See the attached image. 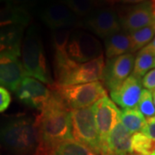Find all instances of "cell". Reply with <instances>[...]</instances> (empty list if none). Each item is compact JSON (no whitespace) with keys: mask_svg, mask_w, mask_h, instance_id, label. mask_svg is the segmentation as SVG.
Segmentation results:
<instances>
[{"mask_svg":"<svg viewBox=\"0 0 155 155\" xmlns=\"http://www.w3.org/2000/svg\"><path fill=\"white\" fill-rule=\"evenodd\" d=\"M132 135L122 124L120 117L109 134L103 155H131Z\"/></svg>","mask_w":155,"mask_h":155,"instance_id":"obj_16","label":"cell"},{"mask_svg":"<svg viewBox=\"0 0 155 155\" xmlns=\"http://www.w3.org/2000/svg\"><path fill=\"white\" fill-rule=\"evenodd\" d=\"M40 17L52 30L83 25L79 21V17L62 3L52 4L47 6L41 11Z\"/></svg>","mask_w":155,"mask_h":155,"instance_id":"obj_14","label":"cell"},{"mask_svg":"<svg viewBox=\"0 0 155 155\" xmlns=\"http://www.w3.org/2000/svg\"><path fill=\"white\" fill-rule=\"evenodd\" d=\"M22 58L26 77L36 78L48 86L54 83L50 76L42 41L35 25L26 32L22 42Z\"/></svg>","mask_w":155,"mask_h":155,"instance_id":"obj_4","label":"cell"},{"mask_svg":"<svg viewBox=\"0 0 155 155\" xmlns=\"http://www.w3.org/2000/svg\"><path fill=\"white\" fill-rule=\"evenodd\" d=\"M0 83L1 86L16 92L26 77L22 61L19 56L10 52H1Z\"/></svg>","mask_w":155,"mask_h":155,"instance_id":"obj_13","label":"cell"},{"mask_svg":"<svg viewBox=\"0 0 155 155\" xmlns=\"http://www.w3.org/2000/svg\"><path fill=\"white\" fill-rule=\"evenodd\" d=\"M147 0H112V5H114L116 3L121 4H132V5H138L140 3H143Z\"/></svg>","mask_w":155,"mask_h":155,"instance_id":"obj_32","label":"cell"},{"mask_svg":"<svg viewBox=\"0 0 155 155\" xmlns=\"http://www.w3.org/2000/svg\"><path fill=\"white\" fill-rule=\"evenodd\" d=\"M78 17H89L97 8L94 0H61Z\"/></svg>","mask_w":155,"mask_h":155,"instance_id":"obj_26","label":"cell"},{"mask_svg":"<svg viewBox=\"0 0 155 155\" xmlns=\"http://www.w3.org/2000/svg\"><path fill=\"white\" fill-rule=\"evenodd\" d=\"M153 155H155V151H154V153H153Z\"/></svg>","mask_w":155,"mask_h":155,"instance_id":"obj_37","label":"cell"},{"mask_svg":"<svg viewBox=\"0 0 155 155\" xmlns=\"http://www.w3.org/2000/svg\"><path fill=\"white\" fill-rule=\"evenodd\" d=\"M73 140L87 147L97 155H102V144L91 107L71 110Z\"/></svg>","mask_w":155,"mask_h":155,"instance_id":"obj_6","label":"cell"},{"mask_svg":"<svg viewBox=\"0 0 155 155\" xmlns=\"http://www.w3.org/2000/svg\"><path fill=\"white\" fill-rule=\"evenodd\" d=\"M142 49L147 51V52H149L151 54H153V55H155V38H153V40L150 42L149 44L146 46Z\"/></svg>","mask_w":155,"mask_h":155,"instance_id":"obj_33","label":"cell"},{"mask_svg":"<svg viewBox=\"0 0 155 155\" xmlns=\"http://www.w3.org/2000/svg\"><path fill=\"white\" fill-rule=\"evenodd\" d=\"M97 5V7H103V6H111L112 5V0H94Z\"/></svg>","mask_w":155,"mask_h":155,"instance_id":"obj_34","label":"cell"},{"mask_svg":"<svg viewBox=\"0 0 155 155\" xmlns=\"http://www.w3.org/2000/svg\"><path fill=\"white\" fill-rule=\"evenodd\" d=\"M49 155H97L93 151L74 140H67L56 147Z\"/></svg>","mask_w":155,"mask_h":155,"instance_id":"obj_23","label":"cell"},{"mask_svg":"<svg viewBox=\"0 0 155 155\" xmlns=\"http://www.w3.org/2000/svg\"><path fill=\"white\" fill-rule=\"evenodd\" d=\"M116 12L120 18L122 30L128 34L152 26L153 22V7L150 0L134 5L120 6Z\"/></svg>","mask_w":155,"mask_h":155,"instance_id":"obj_10","label":"cell"},{"mask_svg":"<svg viewBox=\"0 0 155 155\" xmlns=\"http://www.w3.org/2000/svg\"><path fill=\"white\" fill-rule=\"evenodd\" d=\"M36 123L41 144L49 153L61 143L73 140L71 109L54 91L37 116Z\"/></svg>","mask_w":155,"mask_h":155,"instance_id":"obj_1","label":"cell"},{"mask_svg":"<svg viewBox=\"0 0 155 155\" xmlns=\"http://www.w3.org/2000/svg\"><path fill=\"white\" fill-rule=\"evenodd\" d=\"M154 35L155 31L153 26H147L129 33L131 40V53L133 54L138 50H141L145 46H147L153 40Z\"/></svg>","mask_w":155,"mask_h":155,"instance_id":"obj_24","label":"cell"},{"mask_svg":"<svg viewBox=\"0 0 155 155\" xmlns=\"http://www.w3.org/2000/svg\"><path fill=\"white\" fill-rule=\"evenodd\" d=\"M142 80L131 74L123 83L111 91V99L122 109H133L138 106L142 94Z\"/></svg>","mask_w":155,"mask_h":155,"instance_id":"obj_15","label":"cell"},{"mask_svg":"<svg viewBox=\"0 0 155 155\" xmlns=\"http://www.w3.org/2000/svg\"><path fill=\"white\" fill-rule=\"evenodd\" d=\"M105 63L104 55H100L85 63H77L69 57L54 61L56 84L73 85L92 83L102 80Z\"/></svg>","mask_w":155,"mask_h":155,"instance_id":"obj_3","label":"cell"},{"mask_svg":"<svg viewBox=\"0 0 155 155\" xmlns=\"http://www.w3.org/2000/svg\"><path fill=\"white\" fill-rule=\"evenodd\" d=\"M152 3V7H153V27L154 28L155 31V0H150Z\"/></svg>","mask_w":155,"mask_h":155,"instance_id":"obj_35","label":"cell"},{"mask_svg":"<svg viewBox=\"0 0 155 155\" xmlns=\"http://www.w3.org/2000/svg\"><path fill=\"white\" fill-rule=\"evenodd\" d=\"M152 68H155V55L143 49L140 50L134 61L132 74L141 78Z\"/></svg>","mask_w":155,"mask_h":155,"instance_id":"obj_25","label":"cell"},{"mask_svg":"<svg viewBox=\"0 0 155 155\" xmlns=\"http://www.w3.org/2000/svg\"><path fill=\"white\" fill-rule=\"evenodd\" d=\"M142 85L145 89L153 91L155 90V68L147 72L142 78Z\"/></svg>","mask_w":155,"mask_h":155,"instance_id":"obj_29","label":"cell"},{"mask_svg":"<svg viewBox=\"0 0 155 155\" xmlns=\"http://www.w3.org/2000/svg\"><path fill=\"white\" fill-rule=\"evenodd\" d=\"M5 3H9L15 5L22 6L24 8H27L29 6H32L37 4L41 0H3Z\"/></svg>","mask_w":155,"mask_h":155,"instance_id":"obj_31","label":"cell"},{"mask_svg":"<svg viewBox=\"0 0 155 155\" xmlns=\"http://www.w3.org/2000/svg\"><path fill=\"white\" fill-rule=\"evenodd\" d=\"M16 94L17 98L25 105L41 110L49 102L53 91L38 79L25 77Z\"/></svg>","mask_w":155,"mask_h":155,"instance_id":"obj_12","label":"cell"},{"mask_svg":"<svg viewBox=\"0 0 155 155\" xmlns=\"http://www.w3.org/2000/svg\"><path fill=\"white\" fill-rule=\"evenodd\" d=\"M1 141L9 155H37L42 146L36 120L27 116L6 122L1 128Z\"/></svg>","mask_w":155,"mask_h":155,"instance_id":"obj_2","label":"cell"},{"mask_svg":"<svg viewBox=\"0 0 155 155\" xmlns=\"http://www.w3.org/2000/svg\"><path fill=\"white\" fill-rule=\"evenodd\" d=\"M67 54L77 63H85L103 54L100 41L91 34L76 31L71 35L67 45Z\"/></svg>","mask_w":155,"mask_h":155,"instance_id":"obj_7","label":"cell"},{"mask_svg":"<svg viewBox=\"0 0 155 155\" xmlns=\"http://www.w3.org/2000/svg\"><path fill=\"white\" fill-rule=\"evenodd\" d=\"M137 108L147 120L155 117V104L153 97V91L143 89Z\"/></svg>","mask_w":155,"mask_h":155,"instance_id":"obj_27","label":"cell"},{"mask_svg":"<svg viewBox=\"0 0 155 155\" xmlns=\"http://www.w3.org/2000/svg\"><path fill=\"white\" fill-rule=\"evenodd\" d=\"M106 57L112 59L131 53V40L129 34L122 30L104 40Z\"/></svg>","mask_w":155,"mask_h":155,"instance_id":"obj_19","label":"cell"},{"mask_svg":"<svg viewBox=\"0 0 155 155\" xmlns=\"http://www.w3.org/2000/svg\"><path fill=\"white\" fill-rule=\"evenodd\" d=\"M5 5L1 9V27L9 25H18L25 27L30 22V15L27 8L5 3Z\"/></svg>","mask_w":155,"mask_h":155,"instance_id":"obj_18","label":"cell"},{"mask_svg":"<svg viewBox=\"0 0 155 155\" xmlns=\"http://www.w3.org/2000/svg\"><path fill=\"white\" fill-rule=\"evenodd\" d=\"M109 155H110V154H109Z\"/></svg>","mask_w":155,"mask_h":155,"instance_id":"obj_38","label":"cell"},{"mask_svg":"<svg viewBox=\"0 0 155 155\" xmlns=\"http://www.w3.org/2000/svg\"><path fill=\"white\" fill-rule=\"evenodd\" d=\"M49 87L71 110L91 107L107 96V89L100 81L73 85H60L54 83Z\"/></svg>","mask_w":155,"mask_h":155,"instance_id":"obj_5","label":"cell"},{"mask_svg":"<svg viewBox=\"0 0 155 155\" xmlns=\"http://www.w3.org/2000/svg\"><path fill=\"white\" fill-rule=\"evenodd\" d=\"M11 102V93L9 90L5 87H0V112L5 111L10 106Z\"/></svg>","mask_w":155,"mask_h":155,"instance_id":"obj_28","label":"cell"},{"mask_svg":"<svg viewBox=\"0 0 155 155\" xmlns=\"http://www.w3.org/2000/svg\"><path fill=\"white\" fill-rule=\"evenodd\" d=\"M1 28V52H10L20 56V47L24 27L9 25Z\"/></svg>","mask_w":155,"mask_h":155,"instance_id":"obj_17","label":"cell"},{"mask_svg":"<svg viewBox=\"0 0 155 155\" xmlns=\"http://www.w3.org/2000/svg\"><path fill=\"white\" fill-rule=\"evenodd\" d=\"M153 102H154V104H155V90L153 91Z\"/></svg>","mask_w":155,"mask_h":155,"instance_id":"obj_36","label":"cell"},{"mask_svg":"<svg viewBox=\"0 0 155 155\" xmlns=\"http://www.w3.org/2000/svg\"><path fill=\"white\" fill-rule=\"evenodd\" d=\"M71 28H58L52 30V44L54 49V60L65 59L67 54V45L71 37Z\"/></svg>","mask_w":155,"mask_h":155,"instance_id":"obj_21","label":"cell"},{"mask_svg":"<svg viewBox=\"0 0 155 155\" xmlns=\"http://www.w3.org/2000/svg\"><path fill=\"white\" fill-rule=\"evenodd\" d=\"M155 151V140L142 132L134 134L131 140V155H153Z\"/></svg>","mask_w":155,"mask_h":155,"instance_id":"obj_22","label":"cell"},{"mask_svg":"<svg viewBox=\"0 0 155 155\" xmlns=\"http://www.w3.org/2000/svg\"><path fill=\"white\" fill-rule=\"evenodd\" d=\"M142 133L150 138L155 140V117L147 120V125L142 130Z\"/></svg>","mask_w":155,"mask_h":155,"instance_id":"obj_30","label":"cell"},{"mask_svg":"<svg viewBox=\"0 0 155 155\" xmlns=\"http://www.w3.org/2000/svg\"><path fill=\"white\" fill-rule=\"evenodd\" d=\"M91 109L101 139L103 155L109 134L121 117V110H119L114 101L107 96L98 100L91 106Z\"/></svg>","mask_w":155,"mask_h":155,"instance_id":"obj_9","label":"cell"},{"mask_svg":"<svg viewBox=\"0 0 155 155\" xmlns=\"http://www.w3.org/2000/svg\"><path fill=\"white\" fill-rule=\"evenodd\" d=\"M84 26L104 40L122 30L118 14L110 6L97 8L84 20Z\"/></svg>","mask_w":155,"mask_h":155,"instance_id":"obj_8","label":"cell"},{"mask_svg":"<svg viewBox=\"0 0 155 155\" xmlns=\"http://www.w3.org/2000/svg\"><path fill=\"white\" fill-rule=\"evenodd\" d=\"M121 121L130 133L142 132L147 125V119L140 113L139 109H122L121 110Z\"/></svg>","mask_w":155,"mask_h":155,"instance_id":"obj_20","label":"cell"},{"mask_svg":"<svg viewBox=\"0 0 155 155\" xmlns=\"http://www.w3.org/2000/svg\"><path fill=\"white\" fill-rule=\"evenodd\" d=\"M134 61L132 53L108 59L102 78V82L108 91L110 92L115 91L132 74Z\"/></svg>","mask_w":155,"mask_h":155,"instance_id":"obj_11","label":"cell"}]
</instances>
